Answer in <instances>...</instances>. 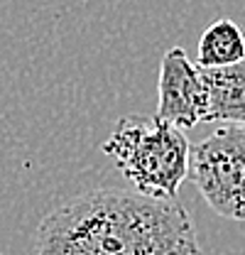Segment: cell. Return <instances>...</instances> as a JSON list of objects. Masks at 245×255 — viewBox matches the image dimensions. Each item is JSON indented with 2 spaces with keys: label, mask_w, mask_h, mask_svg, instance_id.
I'll use <instances>...</instances> for the list:
<instances>
[{
  "label": "cell",
  "mask_w": 245,
  "mask_h": 255,
  "mask_svg": "<svg viewBox=\"0 0 245 255\" xmlns=\"http://www.w3.org/2000/svg\"><path fill=\"white\" fill-rule=\"evenodd\" d=\"M157 116L184 130L206 121L201 66L191 62L182 47H172L162 54L157 79Z\"/></svg>",
  "instance_id": "277c9868"
},
{
  "label": "cell",
  "mask_w": 245,
  "mask_h": 255,
  "mask_svg": "<svg viewBox=\"0 0 245 255\" xmlns=\"http://www.w3.org/2000/svg\"><path fill=\"white\" fill-rule=\"evenodd\" d=\"M132 189L157 199H174L189 177L191 142L184 128L154 116H122L103 142Z\"/></svg>",
  "instance_id": "7a4b0ae2"
},
{
  "label": "cell",
  "mask_w": 245,
  "mask_h": 255,
  "mask_svg": "<svg viewBox=\"0 0 245 255\" xmlns=\"http://www.w3.org/2000/svg\"><path fill=\"white\" fill-rule=\"evenodd\" d=\"M243 130H245V123H243Z\"/></svg>",
  "instance_id": "52a82bcc"
},
{
  "label": "cell",
  "mask_w": 245,
  "mask_h": 255,
  "mask_svg": "<svg viewBox=\"0 0 245 255\" xmlns=\"http://www.w3.org/2000/svg\"><path fill=\"white\" fill-rule=\"evenodd\" d=\"M243 59L245 34L233 20L221 17L204 30L199 39V54H196L199 66H228Z\"/></svg>",
  "instance_id": "8992f818"
},
{
  "label": "cell",
  "mask_w": 245,
  "mask_h": 255,
  "mask_svg": "<svg viewBox=\"0 0 245 255\" xmlns=\"http://www.w3.org/2000/svg\"><path fill=\"white\" fill-rule=\"evenodd\" d=\"M218 216L245 221V130L226 123L191 145L189 177Z\"/></svg>",
  "instance_id": "3957f363"
},
{
  "label": "cell",
  "mask_w": 245,
  "mask_h": 255,
  "mask_svg": "<svg viewBox=\"0 0 245 255\" xmlns=\"http://www.w3.org/2000/svg\"><path fill=\"white\" fill-rule=\"evenodd\" d=\"M32 255H201L196 226L177 199L93 189L52 209Z\"/></svg>",
  "instance_id": "6da1fadb"
},
{
  "label": "cell",
  "mask_w": 245,
  "mask_h": 255,
  "mask_svg": "<svg viewBox=\"0 0 245 255\" xmlns=\"http://www.w3.org/2000/svg\"><path fill=\"white\" fill-rule=\"evenodd\" d=\"M206 89V121L245 123V59L228 66H201Z\"/></svg>",
  "instance_id": "5b68a950"
}]
</instances>
